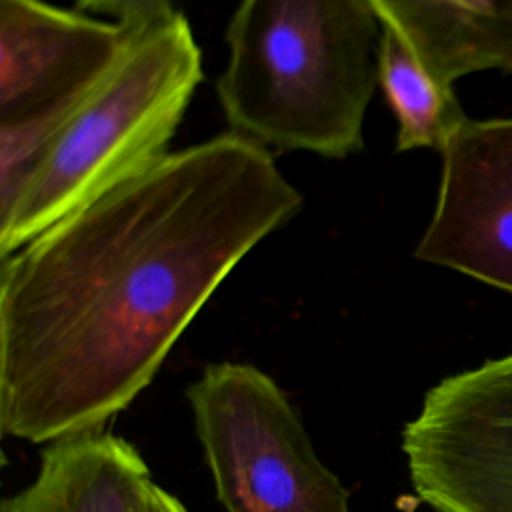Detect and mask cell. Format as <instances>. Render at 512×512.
<instances>
[{
  "mask_svg": "<svg viewBox=\"0 0 512 512\" xmlns=\"http://www.w3.org/2000/svg\"><path fill=\"white\" fill-rule=\"evenodd\" d=\"M300 206L270 150L228 130L168 152L2 256L0 430L42 444L104 428Z\"/></svg>",
  "mask_w": 512,
  "mask_h": 512,
  "instance_id": "1",
  "label": "cell"
},
{
  "mask_svg": "<svg viewBox=\"0 0 512 512\" xmlns=\"http://www.w3.org/2000/svg\"><path fill=\"white\" fill-rule=\"evenodd\" d=\"M380 40L372 0H240L216 84L230 132L268 150L358 152Z\"/></svg>",
  "mask_w": 512,
  "mask_h": 512,
  "instance_id": "2",
  "label": "cell"
},
{
  "mask_svg": "<svg viewBox=\"0 0 512 512\" xmlns=\"http://www.w3.org/2000/svg\"><path fill=\"white\" fill-rule=\"evenodd\" d=\"M200 80L202 54L184 14L174 10L130 28L118 60L82 98L0 216V254L8 256L166 156Z\"/></svg>",
  "mask_w": 512,
  "mask_h": 512,
  "instance_id": "3",
  "label": "cell"
},
{
  "mask_svg": "<svg viewBox=\"0 0 512 512\" xmlns=\"http://www.w3.org/2000/svg\"><path fill=\"white\" fill-rule=\"evenodd\" d=\"M186 396L226 512H352L282 388L242 362L208 364Z\"/></svg>",
  "mask_w": 512,
  "mask_h": 512,
  "instance_id": "4",
  "label": "cell"
},
{
  "mask_svg": "<svg viewBox=\"0 0 512 512\" xmlns=\"http://www.w3.org/2000/svg\"><path fill=\"white\" fill-rule=\"evenodd\" d=\"M402 452L432 512H512V352L434 384Z\"/></svg>",
  "mask_w": 512,
  "mask_h": 512,
  "instance_id": "5",
  "label": "cell"
},
{
  "mask_svg": "<svg viewBox=\"0 0 512 512\" xmlns=\"http://www.w3.org/2000/svg\"><path fill=\"white\" fill-rule=\"evenodd\" d=\"M440 156L436 208L416 258L512 294V118H466Z\"/></svg>",
  "mask_w": 512,
  "mask_h": 512,
  "instance_id": "6",
  "label": "cell"
},
{
  "mask_svg": "<svg viewBox=\"0 0 512 512\" xmlns=\"http://www.w3.org/2000/svg\"><path fill=\"white\" fill-rule=\"evenodd\" d=\"M130 28L44 0H0V124L82 98Z\"/></svg>",
  "mask_w": 512,
  "mask_h": 512,
  "instance_id": "7",
  "label": "cell"
},
{
  "mask_svg": "<svg viewBox=\"0 0 512 512\" xmlns=\"http://www.w3.org/2000/svg\"><path fill=\"white\" fill-rule=\"evenodd\" d=\"M152 488L138 450L92 428L46 442L34 482L6 496L0 512H144Z\"/></svg>",
  "mask_w": 512,
  "mask_h": 512,
  "instance_id": "8",
  "label": "cell"
},
{
  "mask_svg": "<svg viewBox=\"0 0 512 512\" xmlns=\"http://www.w3.org/2000/svg\"><path fill=\"white\" fill-rule=\"evenodd\" d=\"M392 28L442 82L512 72V0H372Z\"/></svg>",
  "mask_w": 512,
  "mask_h": 512,
  "instance_id": "9",
  "label": "cell"
},
{
  "mask_svg": "<svg viewBox=\"0 0 512 512\" xmlns=\"http://www.w3.org/2000/svg\"><path fill=\"white\" fill-rule=\"evenodd\" d=\"M378 84L396 116V150H442L456 128L468 118L454 88L438 80L406 46L382 24Z\"/></svg>",
  "mask_w": 512,
  "mask_h": 512,
  "instance_id": "10",
  "label": "cell"
},
{
  "mask_svg": "<svg viewBox=\"0 0 512 512\" xmlns=\"http://www.w3.org/2000/svg\"><path fill=\"white\" fill-rule=\"evenodd\" d=\"M76 6L110 16L126 28H142L176 10L172 0H76Z\"/></svg>",
  "mask_w": 512,
  "mask_h": 512,
  "instance_id": "11",
  "label": "cell"
},
{
  "mask_svg": "<svg viewBox=\"0 0 512 512\" xmlns=\"http://www.w3.org/2000/svg\"><path fill=\"white\" fill-rule=\"evenodd\" d=\"M144 512H188V510L182 506V502L176 496H172L170 492L154 484Z\"/></svg>",
  "mask_w": 512,
  "mask_h": 512,
  "instance_id": "12",
  "label": "cell"
}]
</instances>
